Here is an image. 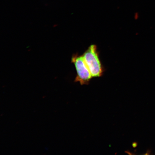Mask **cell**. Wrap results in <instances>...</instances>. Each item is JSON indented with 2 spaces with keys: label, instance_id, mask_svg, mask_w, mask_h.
I'll return each mask as SVG.
<instances>
[{
  "label": "cell",
  "instance_id": "277c9868",
  "mask_svg": "<svg viewBox=\"0 0 155 155\" xmlns=\"http://www.w3.org/2000/svg\"><path fill=\"white\" fill-rule=\"evenodd\" d=\"M133 147H134V148H135V147H136L137 146V143L136 142L133 143Z\"/></svg>",
  "mask_w": 155,
  "mask_h": 155
},
{
  "label": "cell",
  "instance_id": "6da1fadb",
  "mask_svg": "<svg viewBox=\"0 0 155 155\" xmlns=\"http://www.w3.org/2000/svg\"><path fill=\"white\" fill-rule=\"evenodd\" d=\"M92 78L100 77L103 74V69L98 57L97 48L91 45L83 55Z\"/></svg>",
  "mask_w": 155,
  "mask_h": 155
},
{
  "label": "cell",
  "instance_id": "3957f363",
  "mask_svg": "<svg viewBox=\"0 0 155 155\" xmlns=\"http://www.w3.org/2000/svg\"><path fill=\"white\" fill-rule=\"evenodd\" d=\"M151 153H152V150H147V152L146 153H145V154H144V155H150L152 154H151Z\"/></svg>",
  "mask_w": 155,
  "mask_h": 155
},
{
  "label": "cell",
  "instance_id": "7a4b0ae2",
  "mask_svg": "<svg viewBox=\"0 0 155 155\" xmlns=\"http://www.w3.org/2000/svg\"><path fill=\"white\" fill-rule=\"evenodd\" d=\"M71 61L75 66L77 73L75 82H79L82 85L88 84L92 77L83 56L74 55Z\"/></svg>",
  "mask_w": 155,
  "mask_h": 155
}]
</instances>
